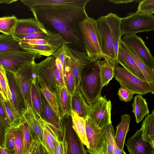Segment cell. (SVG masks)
<instances>
[{
  "label": "cell",
  "mask_w": 154,
  "mask_h": 154,
  "mask_svg": "<svg viewBox=\"0 0 154 154\" xmlns=\"http://www.w3.org/2000/svg\"><path fill=\"white\" fill-rule=\"evenodd\" d=\"M89 1L57 0L52 6L30 9L47 30L52 29L69 42L70 47L86 53L78 23L88 17L85 6Z\"/></svg>",
  "instance_id": "cell-1"
},
{
  "label": "cell",
  "mask_w": 154,
  "mask_h": 154,
  "mask_svg": "<svg viewBox=\"0 0 154 154\" xmlns=\"http://www.w3.org/2000/svg\"><path fill=\"white\" fill-rule=\"evenodd\" d=\"M99 72L97 61L85 66L81 72L79 89L88 105L101 96V92L103 87Z\"/></svg>",
  "instance_id": "cell-2"
},
{
  "label": "cell",
  "mask_w": 154,
  "mask_h": 154,
  "mask_svg": "<svg viewBox=\"0 0 154 154\" xmlns=\"http://www.w3.org/2000/svg\"><path fill=\"white\" fill-rule=\"evenodd\" d=\"M78 25L86 54L94 61L99 60L101 58V46L96 20L88 16Z\"/></svg>",
  "instance_id": "cell-3"
},
{
  "label": "cell",
  "mask_w": 154,
  "mask_h": 154,
  "mask_svg": "<svg viewBox=\"0 0 154 154\" xmlns=\"http://www.w3.org/2000/svg\"><path fill=\"white\" fill-rule=\"evenodd\" d=\"M122 35L136 34L137 33L154 30L153 15L140 13H130L122 18L121 23Z\"/></svg>",
  "instance_id": "cell-4"
},
{
  "label": "cell",
  "mask_w": 154,
  "mask_h": 154,
  "mask_svg": "<svg viewBox=\"0 0 154 154\" xmlns=\"http://www.w3.org/2000/svg\"><path fill=\"white\" fill-rule=\"evenodd\" d=\"M36 66L37 75L54 94L57 87L66 86L63 75L58 69L53 55L36 63Z\"/></svg>",
  "instance_id": "cell-5"
},
{
  "label": "cell",
  "mask_w": 154,
  "mask_h": 154,
  "mask_svg": "<svg viewBox=\"0 0 154 154\" xmlns=\"http://www.w3.org/2000/svg\"><path fill=\"white\" fill-rule=\"evenodd\" d=\"M96 21L101 41V58L115 68L118 63L115 56L112 37L106 15L100 17Z\"/></svg>",
  "instance_id": "cell-6"
},
{
  "label": "cell",
  "mask_w": 154,
  "mask_h": 154,
  "mask_svg": "<svg viewBox=\"0 0 154 154\" xmlns=\"http://www.w3.org/2000/svg\"><path fill=\"white\" fill-rule=\"evenodd\" d=\"M40 55L29 51H11L0 54V66L14 75Z\"/></svg>",
  "instance_id": "cell-7"
},
{
  "label": "cell",
  "mask_w": 154,
  "mask_h": 154,
  "mask_svg": "<svg viewBox=\"0 0 154 154\" xmlns=\"http://www.w3.org/2000/svg\"><path fill=\"white\" fill-rule=\"evenodd\" d=\"M114 77L121 86L134 94L143 95L149 93L152 94L147 82L141 80L123 67H115Z\"/></svg>",
  "instance_id": "cell-8"
},
{
  "label": "cell",
  "mask_w": 154,
  "mask_h": 154,
  "mask_svg": "<svg viewBox=\"0 0 154 154\" xmlns=\"http://www.w3.org/2000/svg\"><path fill=\"white\" fill-rule=\"evenodd\" d=\"M89 105L88 116L98 128L112 123L111 102L105 96H101Z\"/></svg>",
  "instance_id": "cell-9"
},
{
  "label": "cell",
  "mask_w": 154,
  "mask_h": 154,
  "mask_svg": "<svg viewBox=\"0 0 154 154\" xmlns=\"http://www.w3.org/2000/svg\"><path fill=\"white\" fill-rule=\"evenodd\" d=\"M121 41L154 73V59L142 38L136 34L125 35Z\"/></svg>",
  "instance_id": "cell-10"
},
{
  "label": "cell",
  "mask_w": 154,
  "mask_h": 154,
  "mask_svg": "<svg viewBox=\"0 0 154 154\" xmlns=\"http://www.w3.org/2000/svg\"><path fill=\"white\" fill-rule=\"evenodd\" d=\"M85 120L86 135L89 143L87 152L90 154H107L106 142L101 129L88 116Z\"/></svg>",
  "instance_id": "cell-11"
},
{
  "label": "cell",
  "mask_w": 154,
  "mask_h": 154,
  "mask_svg": "<svg viewBox=\"0 0 154 154\" xmlns=\"http://www.w3.org/2000/svg\"><path fill=\"white\" fill-rule=\"evenodd\" d=\"M15 75L20 84L26 103L32 108L31 89L32 81L37 75L36 63L34 61L27 64Z\"/></svg>",
  "instance_id": "cell-12"
},
{
  "label": "cell",
  "mask_w": 154,
  "mask_h": 154,
  "mask_svg": "<svg viewBox=\"0 0 154 154\" xmlns=\"http://www.w3.org/2000/svg\"><path fill=\"white\" fill-rule=\"evenodd\" d=\"M11 93V102L13 109L20 119L27 108L26 102L20 84L15 75L6 70Z\"/></svg>",
  "instance_id": "cell-13"
},
{
  "label": "cell",
  "mask_w": 154,
  "mask_h": 154,
  "mask_svg": "<svg viewBox=\"0 0 154 154\" xmlns=\"http://www.w3.org/2000/svg\"><path fill=\"white\" fill-rule=\"evenodd\" d=\"M67 143V154H87L84 145L72 128L70 115L60 119Z\"/></svg>",
  "instance_id": "cell-14"
},
{
  "label": "cell",
  "mask_w": 154,
  "mask_h": 154,
  "mask_svg": "<svg viewBox=\"0 0 154 154\" xmlns=\"http://www.w3.org/2000/svg\"><path fill=\"white\" fill-rule=\"evenodd\" d=\"M68 56L72 62V72L75 89L79 88L80 75L82 69L85 66L94 62L84 52L65 45Z\"/></svg>",
  "instance_id": "cell-15"
},
{
  "label": "cell",
  "mask_w": 154,
  "mask_h": 154,
  "mask_svg": "<svg viewBox=\"0 0 154 154\" xmlns=\"http://www.w3.org/2000/svg\"><path fill=\"white\" fill-rule=\"evenodd\" d=\"M140 129L129 138L125 144L129 154H154V146L143 140Z\"/></svg>",
  "instance_id": "cell-16"
},
{
  "label": "cell",
  "mask_w": 154,
  "mask_h": 154,
  "mask_svg": "<svg viewBox=\"0 0 154 154\" xmlns=\"http://www.w3.org/2000/svg\"><path fill=\"white\" fill-rule=\"evenodd\" d=\"M26 104L27 108L22 117L28 125L33 140L36 143L39 142L43 145L42 130L38 116L32 108L28 104Z\"/></svg>",
  "instance_id": "cell-17"
},
{
  "label": "cell",
  "mask_w": 154,
  "mask_h": 154,
  "mask_svg": "<svg viewBox=\"0 0 154 154\" xmlns=\"http://www.w3.org/2000/svg\"><path fill=\"white\" fill-rule=\"evenodd\" d=\"M117 61L118 64L121 65L128 71L141 80L146 81L134 60L125 49L121 40L119 45Z\"/></svg>",
  "instance_id": "cell-18"
},
{
  "label": "cell",
  "mask_w": 154,
  "mask_h": 154,
  "mask_svg": "<svg viewBox=\"0 0 154 154\" xmlns=\"http://www.w3.org/2000/svg\"><path fill=\"white\" fill-rule=\"evenodd\" d=\"M48 31L39 20L34 17L18 19L13 34H28L40 32L48 33Z\"/></svg>",
  "instance_id": "cell-19"
},
{
  "label": "cell",
  "mask_w": 154,
  "mask_h": 154,
  "mask_svg": "<svg viewBox=\"0 0 154 154\" xmlns=\"http://www.w3.org/2000/svg\"><path fill=\"white\" fill-rule=\"evenodd\" d=\"M60 119L70 114L72 110V95L65 86L57 87L54 93Z\"/></svg>",
  "instance_id": "cell-20"
},
{
  "label": "cell",
  "mask_w": 154,
  "mask_h": 154,
  "mask_svg": "<svg viewBox=\"0 0 154 154\" xmlns=\"http://www.w3.org/2000/svg\"><path fill=\"white\" fill-rule=\"evenodd\" d=\"M17 40L19 42L30 45H50L59 48L64 45L69 46L71 45L70 43L66 41L60 34L50 31L48 36L43 38Z\"/></svg>",
  "instance_id": "cell-21"
},
{
  "label": "cell",
  "mask_w": 154,
  "mask_h": 154,
  "mask_svg": "<svg viewBox=\"0 0 154 154\" xmlns=\"http://www.w3.org/2000/svg\"><path fill=\"white\" fill-rule=\"evenodd\" d=\"M106 16L112 37L115 56L117 62L119 45L122 36L120 26L122 18L112 13L107 14Z\"/></svg>",
  "instance_id": "cell-22"
},
{
  "label": "cell",
  "mask_w": 154,
  "mask_h": 154,
  "mask_svg": "<svg viewBox=\"0 0 154 154\" xmlns=\"http://www.w3.org/2000/svg\"><path fill=\"white\" fill-rule=\"evenodd\" d=\"M130 117L127 114L121 116V121L116 127V130L114 137L115 143L121 150L124 149L125 141L126 135L129 131Z\"/></svg>",
  "instance_id": "cell-23"
},
{
  "label": "cell",
  "mask_w": 154,
  "mask_h": 154,
  "mask_svg": "<svg viewBox=\"0 0 154 154\" xmlns=\"http://www.w3.org/2000/svg\"><path fill=\"white\" fill-rule=\"evenodd\" d=\"M72 109L85 119L88 116L89 105L84 99L79 87L76 89L72 97Z\"/></svg>",
  "instance_id": "cell-24"
},
{
  "label": "cell",
  "mask_w": 154,
  "mask_h": 154,
  "mask_svg": "<svg viewBox=\"0 0 154 154\" xmlns=\"http://www.w3.org/2000/svg\"><path fill=\"white\" fill-rule=\"evenodd\" d=\"M72 118V128L82 142L89 148V143L87 139L86 132L85 119L79 116L74 111L72 110L70 113Z\"/></svg>",
  "instance_id": "cell-25"
},
{
  "label": "cell",
  "mask_w": 154,
  "mask_h": 154,
  "mask_svg": "<svg viewBox=\"0 0 154 154\" xmlns=\"http://www.w3.org/2000/svg\"><path fill=\"white\" fill-rule=\"evenodd\" d=\"M132 106V112L135 115L137 123L141 122L144 116L149 114L148 104L146 99L141 95H137L135 96Z\"/></svg>",
  "instance_id": "cell-26"
},
{
  "label": "cell",
  "mask_w": 154,
  "mask_h": 154,
  "mask_svg": "<svg viewBox=\"0 0 154 154\" xmlns=\"http://www.w3.org/2000/svg\"><path fill=\"white\" fill-rule=\"evenodd\" d=\"M11 51H29L23 48L11 35H0V54Z\"/></svg>",
  "instance_id": "cell-27"
},
{
  "label": "cell",
  "mask_w": 154,
  "mask_h": 154,
  "mask_svg": "<svg viewBox=\"0 0 154 154\" xmlns=\"http://www.w3.org/2000/svg\"><path fill=\"white\" fill-rule=\"evenodd\" d=\"M125 49L133 58L154 94V73L151 71L136 54L124 43Z\"/></svg>",
  "instance_id": "cell-28"
},
{
  "label": "cell",
  "mask_w": 154,
  "mask_h": 154,
  "mask_svg": "<svg viewBox=\"0 0 154 154\" xmlns=\"http://www.w3.org/2000/svg\"><path fill=\"white\" fill-rule=\"evenodd\" d=\"M142 131V137L145 141L154 146V110L147 116L143 121L140 128Z\"/></svg>",
  "instance_id": "cell-29"
},
{
  "label": "cell",
  "mask_w": 154,
  "mask_h": 154,
  "mask_svg": "<svg viewBox=\"0 0 154 154\" xmlns=\"http://www.w3.org/2000/svg\"><path fill=\"white\" fill-rule=\"evenodd\" d=\"M63 77L66 87L72 95L73 94L75 87L72 72V62L68 55L65 59L63 65Z\"/></svg>",
  "instance_id": "cell-30"
},
{
  "label": "cell",
  "mask_w": 154,
  "mask_h": 154,
  "mask_svg": "<svg viewBox=\"0 0 154 154\" xmlns=\"http://www.w3.org/2000/svg\"><path fill=\"white\" fill-rule=\"evenodd\" d=\"M20 46L25 50L40 56L47 57L52 55L59 48L47 45H30L19 42Z\"/></svg>",
  "instance_id": "cell-31"
},
{
  "label": "cell",
  "mask_w": 154,
  "mask_h": 154,
  "mask_svg": "<svg viewBox=\"0 0 154 154\" xmlns=\"http://www.w3.org/2000/svg\"><path fill=\"white\" fill-rule=\"evenodd\" d=\"M99 68V74L102 86H106L114 76L115 68L105 60L97 61Z\"/></svg>",
  "instance_id": "cell-32"
},
{
  "label": "cell",
  "mask_w": 154,
  "mask_h": 154,
  "mask_svg": "<svg viewBox=\"0 0 154 154\" xmlns=\"http://www.w3.org/2000/svg\"><path fill=\"white\" fill-rule=\"evenodd\" d=\"M37 80L41 90L46 100L60 119L56 96L48 88L42 79L38 75Z\"/></svg>",
  "instance_id": "cell-33"
},
{
  "label": "cell",
  "mask_w": 154,
  "mask_h": 154,
  "mask_svg": "<svg viewBox=\"0 0 154 154\" xmlns=\"http://www.w3.org/2000/svg\"><path fill=\"white\" fill-rule=\"evenodd\" d=\"M37 77L35 78L32 82L31 89V99L32 108L37 115L39 116L42 108L41 90L37 82Z\"/></svg>",
  "instance_id": "cell-34"
},
{
  "label": "cell",
  "mask_w": 154,
  "mask_h": 154,
  "mask_svg": "<svg viewBox=\"0 0 154 154\" xmlns=\"http://www.w3.org/2000/svg\"><path fill=\"white\" fill-rule=\"evenodd\" d=\"M15 16L0 17V32L7 35L14 33L18 20Z\"/></svg>",
  "instance_id": "cell-35"
},
{
  "label": "cell",
  "mask_w": 154,
  "mask_h": 154,
  "mask_svg": "<svg viewBox=\"0 0 154 154\" xmlns=\"http://www.w3.org/2000/svg\"><path fill=\"white\" fill-rule=\"evenodd\" d=\"M100 129L106 142L107 154H113L115 131L112 123Z\"/></svg>",
  "instance_id": "cell-36"
},
{
  "label": "cell",
  "mask_w": 154,
  "mask_h": 154,
  "mask_svg": "<svg viewBox=\"0 0 154 154\" xmlns=\"http://www.w3.org/2000/svg\"><path fill=\"white\" fill-rule=\"evenodd\" d=\"M23 133V154H26L29 151L32 146L36 143L33 140L30 132L28 125L22 117Z\"/></svg>",
  "instance_id": "cell-37"
},
{
  "label": "cell",
  "mask_w": 154,
  "mask_h": 154,
  "mask_svg": "<svg viewBox=\"0 0 154 154\" xmlns=\"http://www.w3.org/2000/svg\"><path fill=\"white\" fill-rule=\"evenodd\" d=\"M0 93L3 99L11 101V93L6 70L0 66Z\"/></svg>",
  "instance_id": "cell-38"
},
{
  "label": "cell",
  "mask_w": 154,
  "mask_h": 154,
  "mask_svg": "<svg viewBox=\"0 0 154 154\" xmlns=\"http://www.w3.org/2000/svg\"><path fill=\"white\" fill-rule=\"evenodd\" d=\"M15 149L18 154H23V133L22 117L15 126Z\"/></svg>",
  "instance_id": "cell-39"
},
{
  "label": "cell",
  "mask_w": 154,
  "mask_h": 154,
  "mask_svg": "<svg viewBox=\"0 0 154 154\" xmlns=\"http://www.w3.org/2000/svg\"><path fill=\"white\" fill-rule=\"evenodd\" d=\"M11 126L6 129L4 148L8 149H15V128Z\"/></svg>",
  "instance_id": "cell-40"
},
{
  "label": "cell",
  "mask_w": 154,
  "mask_h": 154,
  "mask_svg": "<svg viewBox=\"0 0 154 154\" xmlns=\"http://www.w3.org/2000/svg\"><path fill=\"white\" fill-rule=\"evenodd\" d=\"M137 12L153 15L154 13V0H139Z\"/></svg>",
  "instance_id": "cell-41"
},
{
  "label": "cell",
  "mask_w": 154,
  "mask_h": 154,
  "mask_svg": "<svg viewBox=\"0 0 154 154\" xmlns=\"http://www.w3.org/2000/svg\"><path fill=\"white\" fill-rule=\"evenodd\" d=\"M3 99L6 113L10 121L11 126L17 125L20 119L15 114L11 105V101Z\"/></svg>",
  "instance_id": "cell-42"
},
{
  "label": "cell",
  "mask_w": 154,
  "mask_h": 154,
  "mask_svg": "<svg viewBox=\"0 0 154 154\" xmlns=\"http://www.w3.org/2000/svg\"><path fill=\"white\" fill-rule=\"evenodd\" d=\"M48 31V33L40 32L28 34H12L11 35L14 38L18 40L41 38L48 36L49 32V31Z\"/></svg>",
  "instance_id": "cell-43"
},
{
  "label": "cell",
  "mask_w": 154,
  "mask_h": 154,
  "mask_svg": "<svg viewBox=\"0 0 154 154\" xmlns=\"http://www.w3.org/2000/svg\"><path fill=\"white\" fill-rule=\"evenodd\" d=\"M38 116L39 120L42 130V134L45 135L48 139L51 141L54 145L58 140L54 133L45 122L44 120L40 117Z\"/></svg>",
  "instance_id": "cell-44"
},
{
  "label": "cell",
  "mask_w": 154,
  "mask_h": 154,
  "mask_svg": "<svg viewBox=\"0 0 154 154\" xmlns=\"http://www.w3.org/2000/svg\"><path fill=\"white\" fill-rule=\"evenodd\" d=\"M54 154H67V143L64 133L63 139L58 140L54 145Z\"/></svg>",
  "instance_id": "cell-45"
},
{
  "label": "cell",
  "mask_w": 154,
  "mask_h": 154,
  "mask_svg": "<svg viewBox=\"0 0 154 154\" xmlns=\"http://www.w3.org/2000/svg\"><path fill=\"white\" fill-rule=\"evenodd\" d=\"M134 94L122 86L119 88L117 93L119 100L125 102L131 101L133 98Z\"/></svg>",
  "instance_id": "cell-46"
},
{
  "label": "cell",
  "mask_w": 154,
  "mask_h": 154,
  "mask_svg": "<svg viewBox=\"0 0 154 154\" xmlns=\"http://www.w3.org/2000/svg\"><path fill=\"white\" fill-rule=\"evenodd\" d=\"M0 118L8 127L11 126V124L8 117L3 98L0 93Z\"/></svg>",
  "instance_id": "cell-47"
},
{
  "label": "cell",
  "mask_w": 154,
  "mask_h": 154,
  "mask_svg": "<svg viewBox=\"0 0 154 154\" xmlns=\"http://www.w3.org/2000/svg\"><path fill=\"white\" fill-rule=\"evenodd\" d=\"M65 45L60 47L52 55L55 58H58L60 60L63 66L66 58L68 55Z\"/></svg>",
  "instance_id": "cell-48"
},
{
  "label": "cell",
  "mask_w": 154,
  "mask_h": 154,
  "mask_svg": "<svg viewBox=\"0 0 154 154\" xmlns=\"http://www.w3.org/2000/svg\"><path fill=\"white\" fill-rule=\"evenodd\" d=\"M8 127L0 118V147L4 148L6 129Z\"/></svg>",
  "instance_id": "cell-49"
},
{
  "label": "cell",
  "mask_w": 154,
  "mask_h": 154,
  "mask_svg": "<svg viewBox=\"0 0 154 154\" xmlns=\"http://www.w3.org/2000/svg\"><path fill=\"white\" fill-rule=\"evenodd\" d=\"M43 145L49 154H54V147L53 143L48 139L43 134Z\"/></svg>",
  "instance_id": "cell-50"
},
{
  "label": "cell",
  "mask_w": 154,
  "mask_h": 154,
  "mask_svg": "<svg viewBox=\"0 0 154 154\" xmlns=\"http://www.w3.org/2000/svg\"><path fill=\"white\" fill-rule=\"evenodd\" d=\"M35 154H49L44 146L41 143L38 142L35 146Z\"/></svg>",
  "instance_id": "cell-51"
},
{
  "label": "cell",
  "mask_w": 154,
  "mask_h": 154,
  "mask_svg": "<svg viewBox=\"0 0 154 154\" xmlns=\"http://www.w3.org/2000/svg\"><path fill=\"white\" fill-rule=\"evenodd\" d=\"M139 0H109L108 1L114 4H127L134 2H138Z\"/></svg>",
  "instance_id": "cell-52"
},
{
  "label": "cell",
  "mask_w": 154,
  "mask_h": 154,
  "mask_svg": "<svg viewBox=\"0 0 154 154\" xmlns=\"http://www.w3.org/2000/svg\"><path fill=\"white\" fill-rule=\"evenodd\" d=\"M55 60L58 69L63 75V66L61 61L58 58H55Z\"/></svg>",
  "instance_id": "cell-53"
},
{
  "label": "cell",
  "mask_w": 154,
  "mask_h": 154,
  "mask_svg": "<svg viewBox=\"0 0 154 154\" xmlns=\"http://www.w3.org/2000/svg\"><path fill=\"white\" fill-rule=\"evenodd\" d=\"M113 154H126V153L123 150H121L114 142Z\"/></svg>",
  "instance_id": "cell-54"
},
{
  "label": "cell",
  "mask_w": 154,
  "mask_h": 154,
  "mask_svg": "<svg viewBox=\"0 0 154 154\" xmlns=\"http://www.w3.org/2000/svg\"><path fill=\"white\" fill-rule=\"evenodd\" d=\"M6 152L7 154H18L15 149H8L3 148Z\"/></svg>",
  "instance_id": "cell-55"
},
{
  "label": "cell",
  "mask_w": 154,
  "mask_h": 154,
  "mask_svg": "<svg viewBox=\"0 0 154 154\" xmlns=\"http://www.w3.org/2000/svg\"><path fill=\"white\" fill-rule=\"evenodd\" d=\"M17 1V0H0V3H5L7 4H10Z\"/></svg>",
  "instance_id": "cell-56"
},
{
  "label": "cell",
  "mask_w": 154,
  "mask_h": 154,
  "mask_svg": "<svg viewBox=\"0 0 154 154\" xmlns=\"http://www.w3.org/2000/svg\"><path fill=\"white\" fill-rule=\"evenodd\" d=\"M36 143L34 144L31 147L29 152L26 154H35V146Z\"/></svg>",
  "instance_id": "cell-57"
},
{
  "label": "cell",
  "mask_w": 154,
  "mask_h": 154,
  "mask_svg": "<svg viewBox=\"0 0 154 154\" xmlns=\"http://www.w3.org/2000/svg\"><path fill=\"white\" fill-rule=\"evenodd\" d=\"M0 154H7L3 148L0 147Z\"/></svg>",
  "instance_id": "cell-58"
},
{
  "label": "cell",
  "mask_w": 154,
  "mask_h": 154,
  "mask_svg": "<svg viewBox=\"0 0 154 154\" xmlns=\"http://www.w3.org/2000/svg\"></svg>",
  "instance_id": "cell-59"
}]
</instances>
